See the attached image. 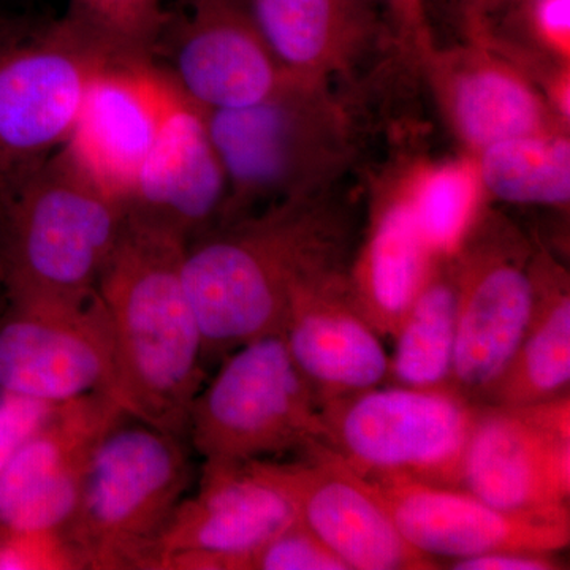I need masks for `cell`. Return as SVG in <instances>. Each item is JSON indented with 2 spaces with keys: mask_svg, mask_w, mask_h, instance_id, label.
Wrapping results in <instances>:
<instances>
[{
  "mask_svg": "<svg viewBox=\"0 0 570 570\" xmlns=\"http://www.w3.org/2000/svg\"><path fill=\"white\" fill-rule=\"evenodd\" d=\"M110 59L63 17L0 31V200L61 151Z\"/></svg>",
  "mask_w": 570,
  "mask_h": 570,
  "instance_id": "cell-6",
  "label": "cell"
},
{
  "mask_svg": "<svg viewBox=\"0 0 570 570\" xmlns=\"http://www.w3.org/2000/svg\"><path fill=\"white\" fill-rule=\"evenodd\" d=\"M296 521L266 461L204 463L197 493L179 502L146 569L238 570L247 553Z\"/></svg>",
  "mask_w": 570,
  "mask_h": 570,
  "instance_id": "cell-10",
  "label": "cell"
},
{
  "mask_svg": "<svg viewBox=\"0 0 570 570\" xmlns=\"http://www.w3.org/2000/svg\"><path fill=\"white\" fill-rule=\"evenodd\" d=\"M332 235L314 214L283 204L190 239L183 279L204 335L205 358L281 333L294 281L335 264Z\"/></svg>",
  "mask_w": 570,
  "mask_h": 570,
  "instance_id": "cell-2",
  "label": "cell"
},
{
  "mask_svg": "<svg viewBox=\"0 0 570 570\" xmlns=\"http://www.w3.org/2000/svg\"><path fill=\"white\" fill-rule=\"evenodd\" d=\"M82 569L62 528L22 530L0 527V570Z\"/></svg>",
  "mask_w": 570,
  "mask_h": 570,
  "instance_id": "cell-29",
  "label": "cell"
},
{
  "mask_svg": "<svg viewBox=\"0 0 570 570\" xmlns=\"http://www.w3.org/2000/svg\"><path fill=\"white\" fill-rule=\"evenodd\" d=\"M205 116L227 176L216 225L235 223L258 202L294 186L305 154V126L291 81L262 102Z\"/></svg>",
  "mask_w": 570,
  "mask_h": 570,
  "instance_id": "cell-19",
  "label": "cell"
},
{
  "mask_svg": "<svg viewBox=\"0 0 570 570\" xmlns=\"http://www.w3.org/2000/svg\"><path fill=\"white\" fill-rule=\"evenodd\" d=\"M438 261L406 200L379 217L347 279L352 303L379 336L396 335Z\"/></svg>",
  "mask_w": 570,
  "mask_h": 570,
  "instance_id": "cell-20",
  "label": "cell"
},
{
  "mask_svg": "<svg viewBox=\"0 0 570 570\" xmlns=\"http://www.w3.org/2000/svg\"><path fill=\"white\" fill-rule=\"evenodd\" d=\"M186 245L127 217L97 283L111 333L112 397L127 417L178 438H187L206 362L183 279Z\"/></svg>",
  "mask_w": 570,
  "mask_h": 570,
  "instance_id": "cell-1",
  "label": "cell"
},
{
  "mask_svg": "<svg viewBox=\"0 0 570 570\" xmlns=\"http://www.w3.org/2000/svg\"><path fill=\"white\" fill-rule=\"evenodd\" d=\"M479 403L455 389L381 384L321 404L324 444L365 478L461 487Z\"/></svg>",
  "mask_w": 570,
  "mask_h": 570,
  "instance_id": "cell-7",
  "label": "cell"
},
{
  "mask_svg": "<svg viewBox=\"0 0 570 570\" xmlns=\"http://www.w3.org/2000/svg\"><path fill=\"white\" fill-rule=\"evenodd\" d=\"M63 18L111 58L154 61L168 11L164 0H69Z\"/></svg>",
  "mask_w": 570,
  "mask_h": 570,
  "instance_id": "cell-27",
  "label": "cell"
},
{
  "mask_svg": "<svg viewBox=\"0 0 570 570\" xmlns=\"http://www.w3.org/2000/svg\"><path fill=\"white\" fill-rule=\"evenodd\" d=\"M365 479L403 538L434 560H464L499 550L561 553L570 543V519L505 512L461 487L400 475Z\"/></svg>",
  "mask_w": 570,
  "mask_h": 570,
  "instance_id": "cell-16",
  "label": "cell"
},
{
  "mask_svg": "<svg viewBox=\"0 0 570 570\" xmlns=\"http://www.w3.org/2000/svg\"><path fill=\"white\" fill-rule=\"evenodd\" d=\"M560 553L531 550H499L479 557L452 561L453 570H560Z\"/></svg>",
  "mask_w": 570,
  "mask_h": 570,
  "instance_id": "cell-31",
  "label": "cell"
},
{
  "mask_svg": "<svg viewBox=\"0 0 570 570\" xmlns=\"http://www.w3.org/2000/svg\"><path fill=\"white\" fill-rule=\"evenodd\" d=\"M439 258L426 284L397 328L389 356L387 384L414 389H453L456 343L455 269Z\"/></svg>",
  "mask_w": 570,
  "mask_h": 570,
  "instance_id": "cell-22",
  "label": "cell"
},
{
  "mask_svg": "<svg viewBox=\"0 0 570 570\" xmlns=\"http://www.w3.org/2000/svg\"><path fill=\"white\" fill-rule=\"evenodd\" d=\"M281 335L318 404L385 384L389 355L348 295L335 265L318 266L288 288Z\"/></svg>",
  "mask_w": 570,
  "mask_h": 570,
  "instance_id": "cell-17",
  "label": "cell"
},
{
  "mask_svg": "<svg viewBox=\"0 0 570 570\" xmlns=\"http://www.w3.org/2000/svg\"><path fill=\"white\" fill-rule=\"evenodd\" d=\"M479 179L468 164H450L423 176L409 208L420 234L436 258H452L474 227Z\"/></svg>",
  "mask_w": 570,
  "mask_h": 570,
  "instance_id": "cell-26",
  "label": "cell"
},
{
  "mask_svg": "<svg viewBox=\"0 0 570 570\" xmlns=\"http://www.w3.org/2000/svg\"><path fill=\"white\" fill-rule=\"evenodd\" d=\"M534 302L515 354L480 404L524 406L569 395L570 294L568 276L532 265Z\"/></svg>",
  "mask_w": 570,
  "mask_h": 570,
  "instance_id": "cell-21",
  "label": "cell"
},
{
  "mask_svg": "<svg viewBox=\"0 0 570 570\" xmlns=\"http://www.w3.org/2000/svg\"><path fill=\"white\" fill-rule=\"evenodd\" d=\"M469 232L461 245L456 281L453 389L474 403L493 387L519 347L534 302L532 265L512 235Z\"/></svg>",
  "mask_w": 570,
  "mask_h": 570,
  "instance_id": "cell-11",
  "label": "cell"
},
{
  "mask_svg": "<svg viewBox=\"0 0 570 570\" xmlns=\"http://www.w3.org/2000/svg\"><path fill=\"white\" fill-rule=\"evenodd\" d=\"M178 92L153 59H110L89 81L62 151L99 189L126 204Z\"/></svg>",
  "mask_w": 570,
  "mask_h": 570,
  "instance_id": "cell-12",
  "label": "cell"
},
{
  "mask_svg": "<svg viewBox=\"0 0 570 570\" xmlns=\"http://www.w3.org/2000/svg\"><path fill=\"white\" fill-rule=\"evenodd\" d=\"M111 390L110 325L97 292L10 299L0 322V393L59 404Z\"/></svg>",
  "mask_w": 570,
  "mask_h": 570,
  "instance_id": "cell-9",
  "label": "cell"
},
{
  "mask_svg": "<svg viewBox=\"0 0 570 570\" xmlns=\"http://www.w3.org/2000/svg\"><path fill=\"white\" fill-rule=\"evenodd\" d=\"M126 417L107 392L56 404L0 474V527H66L97 449Z\"/></svg>",
  "mask_w": 570,
  "mask_h": 570,
  "instance_id": "cell-15",
  "label": "cell"
},
{
  "mask_svg": "<svg viewBox=\"0 0 570 570\" xmlns=\"http://www.w3.org/2000/svg\"><path fill=\"white\" fill-rule=\"evenodd\" d=\"M135 422L119 423L104 439L62 528L82 569H146L189 487L183 438Z\"/></svg>",
  "mask_w": 570,
  "mask_h": 570,
  "instance_id": "cell-4",
  "label": "cell"
},
{
  "mask_svg": "<svg viewBox=\"0 0 570 570\" xmlns=\"http://www.w3.org/2000/svg\"><path fill=\"white\" fill-rule=\"evenodd\" d=\"M453 110L463 137L482 151L497 142L542 134L539 97L505 71L482 69L466 75L456 86Z\"/></svg>",
  "mask_w": 570,
  "mask_h": 570,
  "instance_id": "cell-24",
  "label": "cell"
},
{
  "mask_svg": "<svg viewBox=\"0 0 570 570\" xmlns=\"http://www.w3.org/2000/svg\"><path fill=\"white\" fill-rule=\"evenodd\" d=\"M127 224L122 204L62 151L0 200V285L9 299H80Z\"/></svg>",
  "mask_w": 570,
  "mask_h": 570,
  "instance_id": "cell-3",
  "label": "cell"
},
{
  "mask_svg": "<svg viewBox=\"0 0 570 570\" xmlns=\"http://www.w3.org/2000/svg\"><path fill=\"white\" fill-rule=\"evenodd\" d=\"M250 10L276 61L292 69L321 58L346 29V0H250Z\"/></svg>",
  "mask_w": 570,
  "mask_h": 570,
  "instance_id": "cell-25",
  "label": "cell"
},
{
  "mask_svg": "<svg viewBox=\"0 0 570 570\" xmlns=\"http://www.w3.org/2000/svg\"><path fill=\"white\" fill-rule=\"evenodd\" d=\"M487 189L515 204L564 205L570 197L568 140L547 134L483 149L479 170Z\"/></svg>",
  "mask_w": 570,
  "mask_h": 570,
  "instance_id": "cell-23",
  "label": "cell"
},
{
  "mask_svg": "<svg viewBox=\"0 0 570 570\" xmlns=\"http://www.w3.org/2000/svg\"><path fill=\"white\" fill-rule=\"evenodd\" d=\"M187 438L204 463L268 461L324 441L309 387L281 333L236 347L190 409Z\"/></svg>",
  "mask_w": 570,
  "mask_h": 570,
  "instance_id": "cell-5",
  "label": "cell"
},
{
  "mask_svg": "<svg viewBox=\"0 0 570 570\" xmlns=\"http://www.w3.org/2000/svg\"><path fill=\"white\" fill-rule=\"evenodd\" d=\"M238 570H348L302 521L247 553Z\"/></svg>",
  "mask_w": 570,
  "mask_h": 570,
  "instance_id": "cell-28",
  "label": "cell"
},
{
  "mask_svg": "<svg viewBox=\"0 0 570 570\" xmlns=\"http://www.w3.org/2000/svg\"><path fill=\"white\" fill-rule=\"evenodd\" d=\"M531 17L535 29L551 47L569 50L570 0H531Z\"/></svg>",
  "mask_w": 570,
  "mask_h": 570,
  "instance_id": "cell-32",
  "label": "cell"
},
{
  "mask_svg": "<svg viewBox=\"0 0 570 570\" xmlns=\"http://www.w3.org/2000/svg\"><path fill=\"white\" fill-rule=\"evenodd\" d=\"M56 404L0 393V474L22 442L45 422Z\"/></svg>",
  "mask_w": 570,
  "mask_h": 570,
  "instance_id": "cell-30",
  "label": "cell"
},
{
  "mask_svg": "<svg viewBox=\"0 0 570 570\" xmlns=\"http://www.w3.org/2000/svg\"><path fill=\"white\" fill-rule=\"evenodd\" d=\"M165 48L164 70L204 111L262 102L288 81L243 0H186L168 13L156 52Z\"/></svg>",
  "mask_w": 570,
  "mask_h": 570,
  "instance_id": "cell-13",
  "label": "cell"
},
{
  "mask_svg": "<svg viewBox=\"0 0 570 570\" xmlns=\"http://www.w3.org/2000/svg\"><path fill=\"white\" fill-rule=\"evenodd\" d=\"M225 197L227 176L205 111L179 91L127 195V217L189 243L216 225Z\"/></svg>",
  "mask_w": 570,
  "mask_h": 570,
  "instance_id": "cell-18",
  "label": "cell"
},
{
  "mask_svg": "<svg viewBox=\"0 0 570 570\" xmlns=\"http://www.w3.org/2000/svg\"><path fill=\"white\" fill-rule=\"evenodd\" d=\"M461 489L520 515L570 519V400L524 406L480 404Z\"/></svg>",
  "mask_w": 570,
  "mask_h": 570,
  "instance_id": "cell-8",
  "label": "cell"
},
{
  "mask_svg": "<svg viewBox=\"0 0 570 570\" xmlns=\"http://www.w3.org/2000/svg\"><path fill=\"white\" fill-rule=\"evenodd\" d=\"M501 2L502 0H469V3H471L472 9L475 11H487Z\"/></svg>",
  "mask_w": 570,
  "mask_h": 570,
  "instance_id": "cell-33",
  "label": "cell"
},
{
  "mask_svg": "<svg viewBox=\"0 0 570 570\" xmlns=\"http://www.w3.org/2000/svg\"><path fill=\"white\" fill-rule=\"evenodd\" d=\"M292 463L266 461L294 502L296 515L348 570H434L438 560L403 538L363 475L324 442H313Z\"/></svg>",
  "mask_w": 570,
  "mask_h": 570,
  "instance_id": "cell-14",
  "label": "cell"
},
{
  "mask_svg": "<svg viewBox=\"0 0 570 570\" xmlns=\"http://www.w3.org/2000/svg\"><path fill=\"white\" fill-rule=\"evenodd\" d=\"M385 2L392 3L393 7L401 11H412L417 6V0H385Z\"/></svg>",
  "mask_w": 570,
  "mask_h": 570,
  "instance_id": "cell-34",
  "label": "cell"
}]
</instances>
